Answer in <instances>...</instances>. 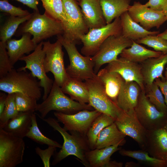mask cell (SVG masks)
Listing matches in <instances>:
<instances>
[{
    "label": "cell",
    "instance_id": "f35d334b",
    "mask_svg": "<svg viewBox=\"0 0 167 167\" xmlns=\"http://www.w3.org/2000/svg\"><path fill=\"white\" fill-rule=\"evenodd\" d=\"M15 101L19 112H34L37 105V100L19 92L15 93Z\"/></svg>",
    "mask_w": 167,
    "mask_h": 167
},
{
    "label": "cell",
    "instance_id": "484cf974",
    "mask_svg": "<svg viewBox=\"0 0 167 167\" xmlns=\"http://www.w3.org/2000/svg\"><path fill=\"white\" fill-rule=\"evenodd\" d=\"M126 136L118 128L115 122L104 128L98 136L95 148L101 149L125 143Z\"/></svg>",
    "mask_w": 167,
    "mask_h": 167
},
{
    "label": "cell",
    "instance_id": "7bdbcfd3",
    "mask_svg": "<svg viewBox=\"0 0 167 167\" xmlns=\"http://www.w3.org/2000/svg\"><path fill=\"white\" fill-rule=\"evenodd\" d=\"M144 5L154 10L162 12L167 19V0H149Z\"/></svg>",
    "mask_w": 167,
    "mask_h": 167
},
{
    "label": "cell",
    "instance_id": "c3c4849f",
    "mask_svg": "<svg viewBox=\"0 0 167 167\" xmlns=\"http://www.w3.org/2000/svg\"><path fill=\"white\" fill-rule=\"evenodd\" d=\"M158 36L167 40V29L163 32L159 33L157 35Z\"/></svg>",
    "mask_w": 167,
    "mask_h": 167
},
{
    "label": "cell",
    "instance_id": "8d00e7d4",
    "mask_svg": "<svg viewBox=\"0 0 167 167\" xmlns=\"http://www.w3.org/2000/svg\"><path fill=\"white\" fill-rule=\"evenodd\" d=\"M19 112L15 102V93H8L4 109L0 115V129H2L10 120L16 117Z\"/></svg>",
    "mask_w": 167,
    "mask_h": 167
},
{
    "label": "cell",
    "instance_id": "f5cc1de1",
    "mask_svg": "<svg viewBox=\"0 0 167 167\" xmlns=\"http://www.w3.org/2000/svg\"><path fill=\"white\" fill-rule=\"evenodd\" d=\"M78 0L79 1V0Z\"/></svg>",
    "mask_w": 167,
    "mask_h": 167
},
{
    "label": "cell",
    "instance_id": "836d02e7",
    "mask_svg": "<svg viewBox=\"0 0 167 167\" xmlns=\"http://www.w3.org/2000/svg\"><path fill=\"white\" fill-rule=\"evenodd\" d=\"M32 15V13L24 17H9L0 27V41L6 43L15 34L19 25L29 19Z\"/></svg>",
    "mask_w": 167,
    "mask_h": 167
},
{
    "label": "cell",
    "instance_id": "d6986e66",
    "mask_svg": "<svg viewBox=\"0 0 167 167\" xmlns=\"http://www.w3.org/2000/svg\"><path fill=\"white\" fill-rule=\"evenodd\" d=\"M22 35L18 40L11 38L6 42L7 54L13 66L25 54H29L34 51L38 45L31 39L30 33H26Z\"/></svg>",
    "mask_w": 167,
    "mask_h": 167
},
{
    "label": "cell",
    "instance_id": "7a4b0ae2",
    "mask_svg": "<svg viewBox=\"0 0 167 167\" xmlns=\"http://www.w3.org/2000/svg\"><path fill=\"white\" fill-rule=\"evenodd\" d=\"M64 31L60 21L45 12L41 15L39 12L34 11L30 18L19 26L15 34L19 36L29 33L33 36L32 41L38 44L53 36L62 35Z\"/></svg>",
    "mask_w": 167,
    "mask_h": 167
},
{
    "label": "cell",
    "instance_id": "30bf717a",
    "mask_svg": "<svg viewBox=\"0 0 167 167\" xmlns=\"http://www.w3.org/2000/svg\"><path fill=\"white\" fill-rule=\"evenodd\" d=\"M133 40L122 34L111 36L102 43L92 59L94 64V71L96 74L102 65L116 60L126 48L131 46Z\"/></svg>",
    "mask_w": 167,
    "mask_h": 167
},
{
    "label": "cell",
    "instance_id": "9c48e42d",
    "mask_svg": "<svg viewBox=\"0 0 167 167\" xmlns=\"http://www.w3.org/2000/svg\"><path fill=\"white\" fill-rule=\"evenodd\" d=\"M25 148L23 138L0 129V167H15L21 163Z\"/></svg>",
    "mask_w": 167,
    "mask_h": 167
},
{
    "label": "cell",
    "instance_id": "4316f807",
    "mask_svg": "<svg viewBox=\"0 0 167 167\" xmlns=\"http://www.w3.org/2000/svg\"><path fill=\"white\" fill-rule=\"evenodd\" d=\"M82 81L69 76L61 87L63 92L72 99L83 104L88 103V90L85 83Z\"/></svg>",
    "mask_w": 167,
    "mask_h": 167
},
{
    "label": "cell",
    "instance_id": "2e32d148",
    "mask_svg": "<svg viewBox=\"0 0 167 167\" xmlns=\"http://www.w3.org/2000/svg\"><path fill=\"white\" fill-rule=\"evenodd\" d=\"M132 19L144 29L149 30L153 28H159L167 19L163 12L145 6L139 2H135L127 11Z\"/></svg>",
    "mask_w": 167,
    "mask_h": 167
},
{
    "label": "cell",
    "instance_id": "ac0fdd59",
    "mask_svg": "<svg viewBox=\"0 0 167 167\" xmlns=\"http://www.w3.org/2000/svg\"><path fill=\"white\" fill-rule=\"evenodd\" d=\"M145 149L151 156L167 161V131L163 126L148 131Z\"/></svg>",
    "mask_w": 167,
    "mask_h": 167
},
{
    "label": "cell",
    "instance_id": "74e56055",
    "mask_svg": "<svg viewBox=\"0 0 167 167\" xmlns=\"http://www.w3.org/2000/svg\"><path fill=\"white\" fill-rule=\"evenodd\" d=\"M135 41L153 48L156 51L167 54V40L157 35H149Z\"/></svg>",
    "mask_w": 167,
    "mask_h": 167
},
{
    "label": "cell",
    "instance_id": "3957f363",
    "mask_svg": "<svg viewBox=\"0 0 167 167\" xmlns=\"http://www.w3.org/2000/svg\"><path fill=\"white\" fill-rule=\"evenodd\" d=\"M40 81L31 73L19 68L0 78V90L8 93L19 92L39 100L41 96Z\"/></svg>",
    "mask_w": 167,
    "mask_h": 167
},
{
    "label": "cell",
    "instance_id": "7dc6e473",
    "mask_svg": "<svg viewBox=\"0 0 167 167\" xmlns=\"http://www.w3.org/2000/svg\"><path fill=\"white\" fill-rule=\"evenodd\" d=\"M122 166L123 163L122 162L110 160L107 167H122Z\"/></svg>",
    "mask_w": 167,
    "mask_h": 167
},
{
    "label": "cell",
    "instance_id": "6da1fadb",
    "mask_svg": "<svg viewBox=\"0 0 167 167\" xmlns=\"http://www.w3.org/2000/svg\"><path fill=\"white\" fill-rule=\"evenodd\" d=\"M54 130L58 132L63 139L62 147L58 152H55L52 165H55L71 155L76 156L86 167H88L85 153L91 150L86 137L76 132L67 131L62 127L57 119L52 117L41 118Z\"/></svg>",
    "mask_w": 167,
    "mask_h": 167
},
{
    "label": "cell",
    "instance_id": "603a6c76",
    "mask_svg": "<svg viewBox=\"0 0 167 167\" xmlns=\"http://www.w3.org/2000/svg\"><path fill=\"white\" fill-rule=\"evenodd\" d=\"M141 91L136 82L125 81L118 97L117 105L124 111L135 109Z\"/></svg>",
    "mask_w": 167,
    "mask_h": 167
},
{
    "label": "cell",
    "instance_id": "d4e9b609",
    "mask_svg": "<svg viewBox=\"0 0 167 167\" xmlns=\"http://www.w3.org/2000/svg\"><path fill=\"white\" fill-rule=\"evenodd\" d=\"M33 113L19 112L16 117L9 121L2 129L8 133L24 138L31 126L32 115Z\"/></svg>",
    "mask_w": 167,
    "mask_h": 167
},
{
    "label": "cell",
    "instance_id": "8992f818",
    "mask_svg": "<svg viewBox=\"0 0 167 167\" xmlns=\"http://www.w3.org/2000/svg\"><path fill=\"white\" fill-rule=\"evenodd\" d=\"M122 34L120 17L101 27L89 29L81 38L83 46L81 51L85 56H92L98 51L102 43L109 37Z\"/></svg>",
    "mask_w": 167,
    "mask_h": 167
},
{
    "label": "cell",
    "instance_id": "5bb4252c",
    "mask_svg": "<svg viewBox=\"0 0 167 167\" xmlns=\"http://www.w3.org/2000/svg\"><path fill=\"white\" fill-rule=\"evenodd\" d=\"M135 111L139 120L148 131L163 126L167 114L159 111L147 97L145 90H141Z\"/></svg>",
    "mask_w": 167,
    "mask_h": 167
},
{
    "label": "cell",
    "instance_id": "9a60e30c",
    "mask_svg": "<svg viewBox=\"0 0 167 167\" xmlns=\"http://www.w3.org/2000/svg\"><path fill=\"white\" fill-rule=\"evenodd\" d=\"M114 122L122 132L131 138L143 149H145L148 131L139 120L134 109L122 110Z\"/></svg>",
    "mask_w": 167,
    "mask_h": 167
},
{
    "label": "cell",
    "instance_id": "60d3db41",
    "mask_svg": "<svg viewBox=\"0 0 167 167\" xmlns=\"http://www.w3.org/2000/svg\"><path fill=\"white\" fill-rule=\"evenodd\" d=\"M0 11L15 17H24L31 14L28 10L13 6L6 0H0Z\"/></svg>",
    "mask_w": 167,
    "mask_h": 167
},
{
    "label": "cell",
    "instance_id": "5b68a950",
    "mask_svg": "<svg viewBox=\"0 0 167 167\" xmlns=\"http://www.w3.org/2000/svg\"><path fill=\"white\" fill-rule=\"evenodd\" d=\"M57 37L69 57L70 64L66 68L69 76L82 81L95 77L97 74L94 72L95 65L91 57L82 55L77 50L76 44L66 40L62 35Z\"/></svg>",
    "mask_w": 167,
    "mask_h": 167
},
{
    "label": "cell",
    "instance_id": "83f0119b",
    "mask_svg": "<svg viewBox=\"0 0 167 167\" xmlns=\"http://www.w3.org/2000/svg\"><path fill=\"white\" fill-rule=\"evenodd\" d=\"M117 144L105 148L91 149L86 152L85 158L88 167H107L113 154L120 149Z\"/></svg>",
    "mask_w": 167,
    "mask_h": 167
},
{
    "label": "cell",
    "instance_id": "e0dca14e",
    "mask_svg": "<svg viewBox=\"0 0 167 167\" xmlns=\"http://www.w3.org/2000/svg\"><path fill=\"white\" fill-rule=\"evenodd\" d=\"M105 68L109 71L118 73L125 81L136 82L141 90H145L141 66L138 63L120 57L108 63Z\"/></svg>",
    "mask_w": 167,
    "mask_h": 167
},
{
    "label": "cell",
    "instance_id": "ffe728a7",
    "mask_svg": "<svg viewBox=\"0 0 167 167\" xmlns=\"http://www.w3.org/2000/svg\"><path fill=\"white\" fill-rule=\"evenodd\" d=\"M79 2L89 29L101 27L107 24L99 0H79Z\"/></svg>",
    "mask_w": 167,
    "mask_h": 167
},
{
    "label": "cell",
    "instance_id": "7c38bea8",
    "mask_svg": "<svg viewBox=\"0 0 167 167\" xmlns=\"http://www.w3.org/2000/svg\"><path fill=\"white\" fill-rule=\"evenodd\" d=\"M66 11L68 25L62 35L66 40L76 44L89 29L84 19L81 9L76 0H62ZM81 42V41H80Z\"/></svg>",
    "mask_w": 167,
    "mask_h": 167
},
{
    "label": "cell",
    "instance_id": "f1b7e54d",
    "mask_svg": "<svg viewBox=\"0 0 167 167\" xmlns=\"http://www.w3.org/2000/svg\"><path fill=\"white\" fill-rule=\"evenodd\" d=\"M131 0H99L106 24L127 11Z\"/></svg>",
    "mask_w": 167,
    "mask_h": 167
},
{
    "label": "cell",
    "instance_id": "8fae6325",
    "mask_svg": "<svg viewBox=\"0 0 167 167\" xmlns=\"http://www.w3.org/2000/svg\"><path fill=\"white\" fill-rule=\"evenodd\" d=\"M43 42L38 44L37 46L31 54L24 55L19 60L24 61V66L19 68L21 70L28 69L32 75L40 80L41 86L43 88V100H45L49 94L54 82L46 75L44 67V62L45 53L43 49Z\"/></svg>",
    "mask_w": 167,
    "mask_h": 167
},
{
    "label": "cell",
    "instance_id": "e575fe53",
    "mask_svg": "<svg viewBox=\"0 0 167 167\" xmlns=\"http://www.w3.org/2000/svg\"><path fill=\"white\" fill-rule=\"evenodd\" d=\"M26 137L40 144H45L61 148L62 145L57 141L47 137L42 133L38 127L35 113L32 115V124Z\"/></svg>",
    "mask_w": 167,
    "mask_h": 167
},
{
    "label": "cell",
    "instance_id": "681fc988",
    "mask_svg": "<svg viewBox=\"0 0 167 167\" xmlns=\"http://www.w3.org/2000/svg\"><path fill=\"white\" fill-rule=\"evenodd\" d=\"M138 165L134 162H129L126 163L125 164V167H136Z\"/></svg>",
    "mask_w": 167,
    "mask_h": 167
},
{
    "label": "cell",
    "instance_id": "f546056e",
    "mask_svg": "<svg viewBox=\"0 0 167 167\" xmlns=\"http://www.w3.org/2000/svg\"><path fill=\"white\" fill-rule=\"evenodd\" d=\"M163 54L161 52L147 49L133 41L131 46L124 49L120 55L121 57L138 63L150 58L158 57Z\"/></svg>",
    "mask_w": 167,
    "mask_h": 167
},
{
    "label": "cell",
    "instance_id": "816d5d0a",
    "mask_svg": "<svg viewBox=\"0 0 167 167\" xmlns=\"http://www.w3.org/2000/svg\"><path fill=\"white\" fill-rule=\"evenodd\" d=\"M6 0V1H8V0Z\"/></svg>",
    "mask_w": 167,
    "mask_h": 167
},
{
    "label": "cell",
    "instance_id": "f907efd6",
    "mask_svg": "<svg viewBox=\"0 0 167 167\" xmlns=\"http://www.w3.org/2000/svg\"><path fill=\"white\" fill-rule=\"evenodd\" d=\"M163 126L164 127L165 129L167 131V118L166 119V120Z\"/></svg>",
    "mask_w": 167,
    "mask_h": 167
},
{
    "label": "cell",
    "instance_id": "4dcf8cb0",
    "mask_svg": "<svg viewBox=\"0 0 167 167\" xmlns=\"http://www.w3.org/2000/svg\"><path fill=\"white\" fill-rule=\"evenodd\" d=\"M111 117L101 113L94 120L86 135V138L91 149H95L96 140L101 132L105 128L114 122Z\"/></svg>",
    "mask_w": 167,
    "mask_h": 167
},
{
    "label": "cell",
    "instance_id": "44dd1931",
    "mask_svg": "<svg viewBox=\"0 0 167 167\" xmlns=\"http://www.w3.org/2000/svg\"><path fill=\"white\" fill-rule=\"evenodd\" d=\"M141 63L142 74L147 87L150 86L157 78H160L162 80H165L163 73L167 64V54L148 58Z\"/></svg>",
    "mask_w": 167,
    "mask_h": 167
},
{
    "label": "cell",
    "instance_id": "f6af8a7d",
    "mask_svg": "<svg viewBox=\"0 0 167 167\" xmlns=\"http://www.w3.org/2000/svg\"><path fill=\"white\" fill-rule=\"evenodd\" d=\"M21 2L28 7L32 9L34 11L39 12L37 7L39 0H12Z\"/></svg>",
    "mask_w": 167,
    "mask_h": 167
},
{
    "label": "cell",
    "instance_id": "7402d4cb",
    "mask_svg": "<svg viewBox=\"0 0 167 167\" xmlns=\"http://www.w3.org/2000/svg\"><path fill=\"white\" fill-rule=\"evenodd\" d=\"M108 97L117 104V99L125 81L118 73L108 71L105 68L97 74Z\"/></svg>",
    "mask_w": 167,
    "mask_h": 167
},
{
    "label": "cell",
    "instance_id": "d6a6232c",
    "mask_svg": "<svg viewBox=\"0 0 167 167\" xmlns=\"http://www.w3.org/2000/svg\"><path fill=\"white\" fill-rule=\"evenodd\" d=\"M41 1L45 13L54 19L61 22L66 30L68 21L65 9L62 0H40Z\"/></svg>",
    "mask_w": 167,
    "mask_h": 167
},
{
    "label": "cell",
    "instance_id": "b9f144b4",
    "mask_svg": "<svg viewBox=\"0 0 167 167\" xmlns=\"http://www.w3.org/2000/svg\"><path fill=\"white\" fill-rule=\"evenodd\" d=\"M36 153L40 157L44 167L50 166V159L56 152V148L52 146H48L45 149H42L39 147L35 149Z\"/></svg>",
    "mask_w": 167,
    "mask_h": 167
},
{
    "label": "cell",
    "instance_id": "ba28073f",
    "mask_svg": "<svg viewBox=\"0 0 167 167\" xmlns=\"http://www.w3.org/2000/svg\"><path fill=\"white\" fill-rule=\"evenodd\" d=\"M84 82L88 92V104L95 110L116 120L122 110L107 96L97 75L94 78L85 80Z\"/></svg>",
    "mask_w": 167,
    "mask_h": 167
},
{
    "label": "cell",
    "instance_id": "1f68e13d",
    "mask_svg": "<svg viewBox=\"0 0 167 167\" xmlns=\"http://www.w3.org/2000/svg\"><path fill=\"white\" fill-rule=\"evenodd\" d=\"M119 151L121 155L132 158L151 167H167V161L152 157L144 149L131 150L120 149Z\"/></svg>",
    "mask_w": 167,
    "mask_h": 167
},
{
    "label": "cell",
    "instance_id": "cb8c5ba5",
    "mask_svg": "<svg viewBox=\"0 0 167 167\" xmlns=\"http://www.w3.org/2000/svg\"><path fill=\"white\" fill-rule=\"evenodd\" d=\"M122 28V34L125 37L136 41L149 35H157L158 31H150L144 29L133 20L127 11L120 16Z\"/></svg>",
    "mask_w": 167,
    "mask_h": 167
},
{
    "label": "cell",
    "instance_id": "ab89813d",
    "mask_svg": "<svg viewBox=\"0 0 167 167\" xmlns=\"http://www.w3.org/2000/svg\"><path fill=\"white\" fill-rule=\"evenodd\" d=\"M13 68L8 55L6 43L0 41V78L5 76Z\"/></svg>",
    "mask_w": 167,
    "mask_h": 167
},
{
    "label": "cell",
    "instance_id": "d590c367",
    "mask_svg": "<svg viewBox=\"0 0 167 167\" xmlns=\"http://www.w3.org/2000/svg\"><path fill=\"white\" fill-rule=\"evenodd\" d=\"M146 96L150 101L160 111L167 114V106L163 95L159 87L155 81L149 87H147Z\"/></svg>",
    "mask_w": 167,
    "mask_h": 167
},
{
    "label": "cell",
    "instance_id": "4fadbf2b",
    "mask_svg": "<svg viewBox=\"0 0 167 167\" xmlns=\"http://www.w3.org/2000/svg\"><path fill=\"white\" fill-rule=\"evenodd\" d=\"M101 113L96 110L84 109L72 114L55 112L54 115L64 129L69 132H76L86 137L88 131L95 119Z\"/></svg>",
    "mask_w": 167,
    "mask_h": 167
},
{
    "label": "cell",
    "instance_id": "52a82bcc",
    "mask_svg": "<svg viewBox=\"0 0 167 167\" xmlns=\"http://www.w3.org/2000/svg\"><path fill=\"white\" fill-rule=\"evenodd\" d=\"M62 45L57 39L54 43L49 41L43 42V49L45 53L44 65L46 72H51L54 81L61 87L69 77L65 67Z\"/></svg>",
    "mask_w": 167,
    "mask_h": 167
},
{
    "label": "cell",
    "instance_id": "bcb514c9",
    "mask_svg": "<svg viewBox=\"0 0 167 167\" xmlns=\"http://www.w3.org/2000/svg\"><path fill=\"white\" fill-rule=\"evenodd\" d=\"M7 95L4 93H0V115L2 113L4 109Z\"/></svg>",
    "mask_w": 167,
    "mask_h": 167
},
{
    "label": "cell",
    "instance_id": "ee69618b",
    "mask_svg": "<svg viewBox=\"0 0 167 167\" xmlns=\"http://www.w3.org/2000/svg\"><path fill=\"white\" fill-rule=\"evenodd\" d=\"M164 75V80H162L160 78H157L154 81L159 87L164 96L165 101L167 106V69L165 71Z\"/></svg>",
    "mask_w": 167,
    "mask_h": 167
},
{
    "label": "cell",
    "instance_id": "277c9868",
    "mask_svg": "<svg viewBox=\"0 0 167 167\" xmlns=\"http://www.w3.org/2000/svg\"><path fill=\"white\" fill-rule=\"evenodd\" d=\"M89 104H83L76 101L66 96L61 87L54 81L51 89L46 98L41 103L37 104L35 111L40 118H45L52 110L66 114H72L84 109L92 110Z\"/></svg>",
    "mask_w": 167,
    "mask_h": 167
}]
</instances>
